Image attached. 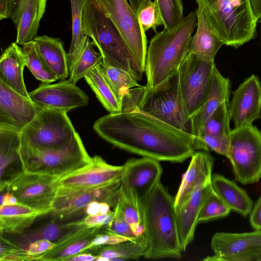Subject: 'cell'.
<instances>
[{
	"label": "cell",
	"instance_id": "6da1fadb",
	"mask_svg": "<svg viewBox=\"0 0 261 261\" xmlns=\"http://www.w3.org/2000/svg\"><path fill=\"white\" fill-rule=\"evenodd\" d=\"M93 128L113 145L159 161L182 163L196 151L209 150L200 138L137 108L106 115Z\"/></svg>",
	"mask_w": 261,
	"mask_h": 261
},
{
	"label": "cell",
	"instance_id": "7a4b0ae2",
	"mask_svg": "<svg viewBox=\"0 0 261 261\" xmlns=\"http://www.w3.org/2000/svg\"><path fill=\"white\" fill-rule=\"evenodd\" d=\"M145 231V258L179 259L182 250L180 242L174 198L160 180L141 201Z\"/></svg>",
	"mask_w": 261,
	"mask_h": 261
},
{
	"label": "cell",
	"instance_id": "3957f363",
	"mask_svg": "<svg viewBox=\"0 0 261 261\" xmlns=\"http://www.w3.org/2000/svg\"><path fill=\"white\" fill-rule=\"evenodd\" d=\"M197 23L195 10L173 28L157 32L151 39L145 70L147 88H156L177 72L189 53L190 42Z\"/></svg>",
	"mask_w": 261,
	"mask_h": 261
},
{
	"label": "cell",
	"instance_id": "277c9868",
	"mask_svg": "<svg viewBox=\"0 0 261 261\" xmlns=\"http://www.w3.org/2000/svg\"><path fill=\"white\" fill-rule=\"evenodd\" d=\"M135 108L193 135L192 118L184 101L178 71L154 89L146 86L130 89L123 98L122 111Z\"/></svg>",
	"mask_w": 261,
	"mask_h": 261
},
{
	"label": "cell",
	"instance_id": "5b68a950",
	"mask_svg": "<svg viewBox=\"0 0 261 261\" xmlns=\"http://www.w3.org/2000/svg\"><path fill=\"white\" fill-rule=\"evenodd\" d=\"M214 33L237 48L254 39L258 20L250 0H196Z\"/></svg>",
	"mask_w": 261,
	"mask_h": 261
},
{
	"label": "cell",
	"instance_id": "8992f818",
	"mask_svg": "<svg viewBox=\"0 0 261 261\" xmlns=\"http://www.w3.org/2000/svg\"><path fill=\"white\" fill-rule=\"evenodd\" d=\"M83 21L86 35L101 56L140 81L143 72L124 39L94 0H85Z\"/></svg>",
	"mask_w": 261,
	"mask_h": 261
},
{
	"label": "cell",
	"instance_id": "52a82bcc",
	"mask_svg": "<svg viewBox=\"0 0 261 261\" xmlns=\"http://www.w3.org/2000/svg\"><path fill=\"white\" fill-rule=\"evenodd\" d=\"M20 155L24 172L57 178L83 167L91 160L77 133L59 148H41L21 141Z\"/></svg>",
	"mask_w": 261,
	"mask_h": 261
},
{
	"label": "cell",
	"instance_id": "ba28073f",
	"mask_svg": "<svg viewBox=\"0 0 261 261\" xmlns=\"http://www.w3.org/2000/svg\"><path fill=\"white\" fill-rule=\"evenodd\" d=\"M87 216L84 210L68 214L52 211L39 217L21 232L1 233V241L24 249L39 240H47L57 244L86 226L83 221Z\"/></svg>",
	"mask_w": 261,
	"mask_h": 261
},
{
	"label": "cell",
	"instance_id": "9c48e42d",
	"mask_svg": "<svg viewBox=\"0 0 261 261\" xmlns=\"http://www.w3.org/2000/svg\"><path fill=\"white\" fill-rule=\"evenodd\" d=\"M228 160L236 181L253 184L261 178V131L251 125L234 128L229 134Z\"/></svg>",
	"mask_w": 261,
	"mask_h": 261
},
{
	"label": "cell",
	"instance_id": "30bf717a",
	"mask_svg": "<svg viewBox=\"0 0 261 261\" xmlns=\"http://www.w3.org/2000/svg\"><path fill=\"white\" fill-rule=\"evenodd\" d=\"M76 133L67 112L43 108L22 130L21 141L41 148H59L70 142Z\"/></svg>",
	"mask_w": 261,
	"mask_h": 261
},
{
	"label": "cell",
	"instance_id": "8fae6325",
	"mask_svg": "<svg viewBox=\"0 0 261 261\" xmlns=\"http://www.w3.org/2000/svg\"><path fill=\"white\" fill-rule=\"evenodd\" d=\"M117 28L141 71L145 70L147 40L138 17L127 0H94Z\"/></svg>",
	"mask_w": 261,
	"mask_h": 261
},
{
	"label": "cell",
	"instance_id": "7c38bea8",
	"mask_svg": "<svg viewBox=\"0 0 261 261\" xmlns=\"http://www.w3.org/2000/svg\"><path fill=\"white\" fill-rule=\"evenodd\" d=\"M215 66V61H204L188 53L178 68L181 92L191 117L200 109L208 97Z\"/></svg>",
	"mask_w": 261,
	"mask_h": 261
},
{
	"label": "cell",
	"instance_id": "4fadbf2b",
	"mask_svg": "<svg viewBox=\"0 0 261 261\" xmlns=\"http://www.w3.org/2000/svg\"><path fill=\"white\" fill-rule=\"evenodd\" d=\"M213 255L205 261H261V229L251 232L215 233L211 240Z\"/></svg>",
	"mask_w": 261,
	"mask_h": 261
},
{
	"label": "cell",
	"instance_id": "5bb4252c",
	"mask_svg": "<svg viewBox=\"0 0 261 261\" xmlns=\"http://www.w3.org/2000/svg\"><path fill=\"white\" fill-rule=\"evenodd\" d=\"M59 178L47 175L23 172L2 192L8 191L18 202L44 213L53 211L52 204L58 190Z\"/></svg>",
	"mask_w": 261,
	"mask_h": 261
},
{
	"label": "cell",
	"instance_id": "9a60e30c",
	"mask_svg": "<svg viewBox=\"0 0 261 261\" xmlns=\"http://www.w3.org/2000/svg\"><path fill=\"white\" fill-rule=\"evenodd\" d=\"M121 179L97 188L82 189L58 188L52 204L53 211L59 214L73 213L84 209L94 201L106 202L114 207L119 200Z\"/></svg>",
	"mask_w": 261,
	"mask_h": 261
},
{
	"label": "cell",
	"instance_id": "2e32d148",
	"mask_svg": "<svg viewBox=\"0 0 261 261\" xmlns=\"http://www.w3.org/2000/svg\"><path fill=\"white\" fill-rule=\"evenodd\" d=\"M123 170V165H110L96 155L83 167L59 178L57 185L68 189L97 188L120 179Z\"/></svg>",
	"mask_w": 261,
	"mask_h": 261
},
{
	"label": "cell",
	"instance_id": "e0dca14e",
	"mask_svg": "<svg viewBox=\"0 0 261 261\" xmlns=\"http://www.w3.org/2000/svg\"><path fill=\"white\" fill-rule=\"evenodd\" d=\"M30 98L42 109L69 110L88 104L87 94L68 80L55 84L42 83L29 93Z\"/></svg>",
	"mask_w": 261,
	"mask_h": 261
},
{
	"label": "cell",
	"instance_id": "ac0fdd59",
	"mask_svg": "<svg viewBox=\"0 0 261 261\" xmlns=\"http://www.w3.org/2000/svg\"><path fill=\"white\" fill-rule=\"evenodd\" d=\"M232 95L228 112L234 128L251 125L261 118V83L257 76L247 78Z\"/></svg>",
	"mask_w": 261,
	"mask_h": 261
},
{
	"label": "cell",
	"instance_id": "d6986e66",
	"mask_svg": "<svg viewBox=\"0 0 261 261\" xmlns=\"http://www.w3.org/2000/svg\"><path fill=\"white\" fill-rule=\"evenodd\" d=\"M41 109L30 98L12 89L0 79V125L21 132Z\"/></svg>",
	"mask_w": 261,
	"mask_h": 261
},
{
	"label": "cell",
	"instance_id": "ffe728a7",
	"mask_svg": "<svg viewBox=\"0 0 261 261\" xmlns=\"http://www.w3.org/2000/svg\"><path fill=\"white\" fill-rule=\"evenodd\" d=\"M123 166L121 186L133 190L141 201L161 180L163 169L156 160L147 157L132 158Z\"/></svg>",
	"mask_w": 261,
	"mask_h": 261
},
{
	"label": "cell",
	"instance_id": "44dd1931",
	"mask_svg": "<svg viewBox=\"0 0 261 261\" xmlns=\"http://www.w3.org/2000/svg\"><path fill=\"white\" fill-rule=\"evenodd\" d=\"M21 131L0 125V190L24 172L20 155Z\"/></svg>",
	"mask_w": 261,
	"mask_h": 261
},
{
	"label": "cell",
	"instance_id": "7402d4cb",
	"mask_svg": "<svg viewBox=\"0 0 261 261\" xmlns=\"http://www.w3.org/2000/svg\"><path fill=\"white\" fill-rule=\"evenodd\" d=\"M212 189L211 180L200 185L190 196L175 209L178 234L182 251H186L194 239L201 209Z\"/></svg>",
	"mask_w": 261,
	"mask_h": 261
},
{
	"label": "cell",
	"instance_id": "603a6c76",
	"mask_svg": "<svg viewBox=\"0 0 261 261\" xmlns=\"http://www.w3.org/2000/svg\"><path fill=\"white\" fill-rule=\"evenodd\" d=\"M214 159L207 151L198 150L191 156L175 196V210L182 204L200 185L211 180Z\"/></svg>",
	"mask_w": 261,
	"mask_h": 261
},
{
	"label": "cell",
	"instance_id": "cb8c5ba5",
	"mask_svg": "<svg viewBox=\"0 0 261 261\" xmlns=\"http://www.w3.org/2000/svg\"><path fill=\"white\" fill-rule=\"evenodd\" d=\"M230 81L223 76L215 66L208 97L200 109L191 117L193 135L200 138L209 118L223 103H229Z\"/></svg>",
	"mask_w": 261,
	"mask_h": 261
},
{
	"label": "cell",
	"instance_id": "d4e9b609",
	"mask_svg": "<svg viewBox=\"0 0 261 261\" xmlns=\"http://www.w3.org/2000/svg\"><path fill=\"white\" fill-rule=\"evenodd\" d=\"M103 226H85L57 243L51 250L37 257V260H66L77 254L87 251L98 233L103 232Z\"/></svg>",
	"mask_w": 261,
	"mask_h": 261
},
{
	"label": "cell",
	"instance_id": "484cf974",
	"mask_svg": "<svg viewBox=\"0 0 261 261\" xmlns=\"http://www.w3.org/2000/svg\"><path fill=\"white\" fill-rule=\"evenodd\" d=\"M25 61L21 48L12 43L2 54L0 59V79L9 87L29 97L23 78Z\"/></svg>",
	"mask_w": 261,
	"mask_h": 261
},
{
	"label": "cell",
	"instance_id": "4316f807",
	"mask_svg": "<svg viewBox=\"0 0 261 261\" xmlns=\"http://www.w3.org/2000/svg\"><path fill=\"white\" fill-rule=\"evenodd\" d=\"M34 41L40 56L58 79L67 78L69 74L67 54L62 40L45 35L37 36Z\"/></svg>",
	"mask_w": 261,
	"mask_h": 261
},
{
	"label": "cell",
	"instance_id": "83f0119b",
	"mask_svg": "<svg viewBox=\"0 0 261 261\" xmlns=\"http://www.w3.org/2000/svg\"><path fill=\"white\" fill-rule=\"evenodd\" d=\"M211 182L215 192L231 211L244 217L250 214L254 203L245 190L219 174H212Z\"/></svg>",
	"mask_w": 261,
	"mask_h": 261
},
{
	"label": "cell",
	"instance_id": "f1b7e54d",
	"mask_svg": "<svg viewBox=\"0 0 261 261\" xmlns=\"http://www.w3.org/2000/svg\"><path fill=\"white\" fill-rule=\"evenodd\" d=\"M197 29L190 42L189 53L207 61H215V56L224 43L214 33L201 9L197 6Z\"/></svg>",
	"mask_w": 261,
	"mask_h": 261
},
{
	"label": "cell",
	"instance_id": "f546056e",
	"mask_svg": "<svg viewBox=\"0 0 261 261\" xmlns=\"http://www.w3.org/2000/svg\"><path fill=\"white\" fill-rule=\"evenodd\" d=\"M47 0H28L22 10L16 25L15 42L23 45L34 41L44 15Z\"/></svg>",
	"mask_w": 261,
	"mask_h": 261
},
{
	"label": "cell",
	"instance_id": "4dcf8cb0",
	"mask_svg": "<svg viewBox=\"0 0 261 261\" xmlns=\"http://www.w3.org/2000/svg\"><path fill=\"white\" fill-rule=\"evenodd\" d=\"M84 79L97 99L110 113L122 111V103L105 75L102 64L91 70Z\"/></svg>",
	"mask_w": 261,
	"mask_h": 261
},
{
	"label": "cell",
	"instance_id": "1f68e13d",
	"mask_svg": "<svg viewBox=\"0 0 261 261\" xmlns=\"http://www.w3.org/2000/svg\"><path fill=\"white\" fill-rule=\"evenodd\" d=\"M145 242L143 236L137 241H129L118 244L95 247L91 251L96 261L114 260H138L143 256ZM87 251V252H88Z\"/></svg>",
	"mask_w": 261,
	"mask_h": 261
},
{
	"label": "cell",
	"instance_id": "d6a6232c",
	"mask_svg": "<svg viewBox=\"0 0 261 261\" xmlns=\"http://www.w3.org/2000/svg\"><path fill=\"white\" fill-rule=\"evenodd\" d=\"M118 204L127 222L137 237L143 235L145 231L141 201L132 190L120 186Z\"/></svg>",
	"mask_w": 261,
	"mask_h": 261
},
{
	"label": "cell",
	"instance_id": "836d02e7",
	"mask_svg": "<svg viewBox=\"0 0 261 261\" xmlns=\"http://www.w3.org/2000/svg\"><path fill=\"white\" fill-rule=\"evenodd\" d=\"M72 15V38L67 54L69 68L76 61L86 44V35L83 21L85 0H70Z\"/></svg>",
	"mask_w": 261,
	"mask_h": 261
},
{
	"label": "cell",
	"instance_id": "e575fe53",
	"mask_svg": "<svg viewBox=\"0 0 261 261\" xmlns=\"http://www.w3.org/2000/svg\"><path fill=\"white\" fill-rule=\"evenodd\" d=\"M102 67L105 75L122 105L124 96L132 88L140 87L138 80L126 71L102 56Z\"/></svg>",
	"mask_w": 261,
	"mask_h": 261
},
{
	"label": "cell",
	"instance_id": "d590c367",
	"mask_svg": "<svg viewBox=\"0 0 261 261\" xmlns=\"http://www.w3.org/2000/svg\"><path fill=\"white\" fill-rule=\"evenodd\" d=\"M93 42L88 37L79 56L69 68L68 80L75 84L91 70L102 64L101 54L94 48Z\"/></svg>",
	"mask_w": 261,
	"mask_h": 261
},
{
	"label": "cell",
	"instance_id": "8d00e7d4",
	"mask_svg": "<svg viewBox=\"0 0 261 261\" xmlns=\"http://www.w3.org/2000/svg\"><path fill=\"white\" fill-rule=\"evenodd\" d=\"M22 49L25 66L37 80L43 83H51L58 80L40 56L34 41L23 44Z\"/></svg>",
	"mask_w": 261,
	"mask_h": 261
},
{
	"label": "cell",
	"instance_id": "74e56055",
	"mask_svg": "<svg viewBox=\"0 0 261 261\" xmlns=\"http://www.w3.org/2000/svg\"><path fill=\"white\" fill-rule=\"evenodd\" d=\"M229 104L226 102H223L214 112L204 125L202 135L207 134L217 136L230 134L231 129L230 128L231 119L228 112Z\"/></svg>",
	"mask_w": 261,
	"mask_h": 261
},
{
	"label": "cell",
	"instance_id": "f35d334b",
	"mask_svg": "<svg viewBox=\"0 0 261 261\" xmlns=\"http://www.w3.org/2000/svg\"><path fill=\"white\" fill-rule=\"evenodd\" d=\"M231 211L212 189L201 209L198 217V223L225 217L228 216Z\"/></svg>",
	"mask_w": 261,
	"mask_h": 261
},
{
	"label": "cell",
	"instance_id": "ab89813d",
	"mask_svg": "<svg viewBox=\"0 0 261 261\" xmlns=\"http://www.w3.org/2000/svg\"><path fill=\"white\" fill-rule=\"evenodd\" d=\"M164 29L169 30L178 24L184 17L181 0H155Z\"/></svg>",
	"mask_w": 261,
	"mask_h": 261
},
{
	"label": "cell",
	"instance_id": "60d3db41",
	"mask_svg": "<svg viewBox=\"0 0 261 261\" xmlns=\"http://www.w3.org/2000/svg\"><path fill=\"white\" fill-rule=\"evenodd\" d=\"M139 21L146 32L149 30L156 32V28L163 21L155 1L147 0L138 14Z\"/></svg>",
	"mask_w": 261,
	"mask_h": 261
},
{
	"label": "cell",
	"instance_id": "b9f144b4",
	"mask_svg": "<svg viewBox=\"0 0 261 261\" xmlns=\"http://www.w3.org/2000/svg\"><path fill=\"white\" fill-rule=\"evenodd\" d=\"M103 232L117 234L137 241L143 236L137 237L133 233L130 226L124 219L118 204L114 207V216L110 222L105 227Z\"/></svg>",
	"mask_w": 261,
	"mask_h": 261
},
{
	"label": "cell",
	"instance_id": "7bdbcfd3",
	"mask_svg": "<svg viewBox=\"0 0 261 261\" xmlns=\"http://www.w3.org/2000/svg\"><path fill=\"white\" fill-rule=\"evenodd\" d=\"M200 139L209 149L228 159L230 147L229 135L213 136L204 134Z\"/></svg>",
	"mask_w": 261,
	"mask_h": 261
},
{
	"label": "cell",
	"instance_id": "ee69618b",
	"mask_svg": "<svg viewBox=\"0 0 261 261\" xmlns=\"http://www.w3.org/2000/svg\"><path fill=\"white\" fill-rule=\"evenodd\" d=\"M47 213L39 211L28 205L20 203L1 205L0 207V217H18Z\"/></svg>",
	"mask_w": 261,
	"mask_h": 261
},
{
	"label": "cell",
	"instance_id": "f6af8a7d",
	"mask_svg": "<svg viewBox=\"0 0 261 261\" xmlns=\"http://www.w3.org/2000/svg\"><path fill=\"white\" fill-rule=\"evenodd\" d=\"M129 241L132 240L117 234L109 232H102L97 234L94 237L88 250L95 247L114 245Z\"/></svg>",
	"mask_w": 261,
	"mask_h": 261
},
{
	"label": "cell",
	"instance_id": "bcb514c9",
	"mask_svg": "<svg viewBox=\"0 0 261 261\" xmlns=\"http://www.w3.org/2000/svg\"><path fill=\"white\" fill-rule=\"evenodd\" d=\"M56 243L47 240H39L31 243L25 249L27 253L36 260L38 255L53 249Z\"/></svg>",
	"mask_w": 261,
	"mask_h": 261
},
{
	"label": "cell",
	"instance_id": "7dc6e473",
	"mask_svg": "<svg viewBox=\"0 0 261 261\" xmlns=\"http://www.w3.org/2000/svg\"><path fill=\"white\" fill-rule=\"evenodd\" d=\"M113 216L114 211H111L107 214L87 215L83 221V224L89 227H105L112 220Z\"/></svg>",
	"mask_w": 261,
	"mask_h": 261
},
{
	"label": "cell",
	"instance_id": "c3c4849f",
	"mask_svg": "<svg viewBox=\"0 0 261 261\" xmlns=\"http://www.w3.org/2000/svg\"><path fill=\"white\" fill-rule=\"evenodd\" d=\"M249 215L252 227L255 230L261 229V195L254 204Z\"/></svg>",
	"mask_w": 261,
	"mask_h": 261
},
{
	"label": "cell",
	"instance_id": "681fc988",
	"mask_svg": "<svg viewBox=\"0 0 261 261\" xmlns=\"http://www.w3.org/2000/svg\"><path fill=\"white\" fill-rule=\"evenodd\" d=\"M28 0H9L10 18L16 25L20 14Z\"/></svg>",
	"mask_w": 261,
	"mask_h": 261
},
{
	"label": "cell",
	"instance_id": "f907efd6",
	"mask_svg": "<svg viewBox=\"0 0 261 261\" xmlns=\"http://www.w3.org/2000/svg\"><path fill=\"white\" fill-rule=\"evenodd\" d=\"M101 202L94 201L90 202L85 208L87 215H94L101 214Z\"/></svg>",
	"mask_w": 261,
	"mask_h": 261
},
{
	"label": "cell",
	"instance_id": "816d5d0a",
	"mask_svg": "<svg viewBox=\"0 0 261 261\" xmlns=\"http://www.w3.org/2000/svg\"><path fill=\"white\" fill-rule=\"evenodd\" d=\"M96 256L91 253L87 252L80 253L74 255L68 259L67 261H91L95 260Z\"/></svg>",
	"mask_w": 261,
	"mask_h": 261
},
{
	"label": "cell",
	"instance_id": "f5cc1de1",
	"mask_svg": "<svg viewBox=\"0 0 261 261\" xmlns=\"http://www.w3.org/2000/svg\"><path fill=\"white\" fill-rule=\"evenodd\" d=\"M1 205L12 204L18 203L16 197L8 191L1 192Z\"/></svg>",
	"mask_w": 261,
	"mask_h": 261
},
{
	"label": "cell",
	"instance_id": "db71d44e",
	"mask_svg": "<svg viewBox=\"0 0 261 261\" xmlns=\"http://www.w3.org/2000/svg\"><path fill=\"white\" fill-rule=\"evenodd\" d=\"M10 18L9 0H0V19Z\"/></svg>",
	"mask_w": 261,
	"mask_h": 261
},
{
	"label": "cell",
	"instance_id": "11a10c76",
	"mask_svg": "<svg viewBox=\"0 0 261 261\" xmlns=\"http://www.w3.org/2000/svg\"><path fill=\"white\" fill-rule=\"evenodd\" d=\"M253 13L258 20L261 18V0H250Z\"/></svg>",
	"mask_w": 261,
	"mask_h": 261
},
{
	"label": "cell",
	"instance_id": "9f6ffc18",
	"mask_svg": "<svg viewBox=\"0 0 261 261\" xmlns=\"http://www.w3.org/2000/svg\"><path fill=\"white\" fill-rule=\"evenodd\" d=\"M130 6L137 14L141 8L147 0H127Z\"/></svg>",
	"mask_w": 261,
	"mask_h": 261
},
{
	"label": "cell",
	"instance_id": "6f0895ef",
	"mask_svg": "<svg viewBox=\"0 0 261 261\" xmlns=\"http://www.w3.org/2000/svg\"><path fill=\"white\" fill-rule=\"evenodd\" d=\"M260 19V22H261V18Z\"/></svg>",
	"mask_w": 261,
	"mask_h": 261
}]
</instances>
